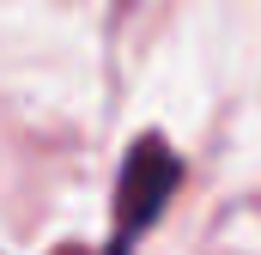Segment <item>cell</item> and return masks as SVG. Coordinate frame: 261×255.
I'll list each match as a JSON object with an SVG mask.
<instances>
[{"label": "cell", "mask_w": 261, "mask_h": 255, "mask_svg": "<svg viewBox=\"0 0 261 255\" xmlns=\"http://www.w3.org/2000/svg\"><path fill=\"white\" fill-rule=\"evenodd\" d=\"M176 189H182V158L158 134L134 140L122 158V176H116V243H110V255H128V243L158 225V213L176 200Z\"/></svg>", "instance_id": "cell-1"}]
</instances>
